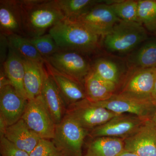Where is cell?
Here are the masks:
<instances>
[{
    "label": "cell",
    "mask_w": 156,
    "mask_h": 156,
    "mask_svg": "<svg viewBox=\"0 0 156 156\" xmlns=\"http://www.w3.org/2000/svg\"><path fill=\"white\" fill-rule=\"evenodd\" d=\"M124 141L125 151L139 156H156V127L150 120Z\"/></svg>",
    "instance_id": "cell-14"
},
{
    "label": "cell",
    "mask_w": 156,
    "mask_h": 156,
    "mask_svg": "<svg viewBox=\"0 0 156 156\" xmlns=\"http://www.w3.org/2000/svg\"><path fill=\"white\" fill-rule=\"evenodd\" d=\"M41 95L54 122L56 125L58 124L66 114L68 107L55 81L48 72Z\"/></svg>",
    "instance_id": "cell-16"
},
{
    "label": "cell",
    "mask_w": 156,
    "mask_h": 156,
    "mask_svg": "<svg viewBox=\"0 0 156 156\" xmlns=\"http://www.w3.org/2000/svg\"><path fill=\"white\" fill-rule=\"evenodd\" d=\"M44 65L48 73L55 81L68 107L86 99L85 89L83 84L59 72L47 62L45 61Z\"/></svg>",
    "instance_id": "cell-17"
},
{
    "label": "cell",
    "mask_w": 156,
    "mask_h": 156,
    "mask_svg": "<svg viewBox=\"0 0 156 156\" xmlns=\"http://www.w3.org/2000/svg\"><path fill=\"white\" fill-rule=\"evenodd\" d=\"M59 156H62V155H61Z\"/></svg>",
    "instance_id": "cell-35"
},
{
    "label": "cell",
    "mask_w": 156,
    "mask_h": 156,
    "mask_svg": "<svg viewBox=\"0 0 156 156\" xmlns=\"http://www.w3.org/2000/svg\"><path fill=\"white\" fill-rule=\"evenodd\" d=\"M0 30L1 34L7 37L15 34L25 37L19 1H0Z\"/></svg>",
    "instance_id": "cell-15"
},
{
    "label": "cell",
    "mask_w": 156,
    "mask_h": 156,
    "mask_svg": "<svg viewBox=\"0 0 156 156\" xmlns=\"http://www.w3.org/2000/svg\"><path fill=\"white\" fill-rule=\"evenodd\" d=\"M102 0H56V4L66 19L75 20L88 12Z\"/></svg>",
    "instance_id": "cell-25"
},
{
    "label": "cell",
    "mask_w": 156,
    "mask_h": 156,
    "mask_svg": "<svg viewBox=\"0 0 156 156\" xmlns=\"http://www.w3.org/2000/svg\"><path fill=\"white\" fill-rule=\"evenodd\" d=\"M156 78V68L129 69L119 91L116 93L137 100L151 101Z\"/></svg>",
    "instance_id": "cell-6"
},
{
    "label": "cell",
    "mask_w": 156,
    "mask_h": 156,
    "mask_svg": "<svg viewBox=\"0 0 156 156\" xmlns=\"http://www.w3.org/2000/svg\"><path fill=\"white\" fill-rule=\"evenodd\" d=\"M22 60L24 66L23 85L27 97L30 100L41 94L48 72L45 62Z\"/></svg>",
    "instance_id": "cell-18"
},
{
    "label": "cell",
    "mask_w": 156,
    "mask_h": 156,
    "mask_svg": "<svg viewBox=\"0 0 156 156\" xmlns=\"http://www.w3.org/2000/svg\"><path fill=\"white\" fill-rule=\"evenodd\" d=\"M9 48L22 59L44 63L45 59L38 52L29 39L19 35L7 37Z\"/></svg>",
    "instance_id": "cell-24"
},
{
    "label": "cell",
    "mask_w": 156,
    "mask_h": 156,
    "mask_svg": "<svg viewBox=\"0 0 156 156\" xmlns=\"http://www.w3.org/2000/svg\"><path fill=\"white\" fill-rule=\"evenodd\" d=\"M151 101L154 104L156 105V78L154 84L153 90L152 93L151 97Z\"/></svg>",
    "instance_id": "cell-32"
},
{
    "label": "cell",
    "mask_w": 156,
    "mask_h": 156,
    "mask_svg": "<svg viewBox=\"0 0 156 156\" xmlns=\"http://www.w3.org/2000/svg\"><path fill=\"white\" fill-rule=\"evenodd\" d=\"M124 151V140L101 136L93 138L84 156H119Z\"/></svg>",
    "instance_id": "cell-23"
},
{
    "label": "cell",
    "mask_w": 156,
    "mask_h": 156,
    "mask_svg": "<svg viewBox=\"0 0 156 156\" xmlns=\"http://www.w3.org/2000/svg\"><path fill=\"white\" fill-rule=\"evenodd\" d=\"M45 61L59 72L83 86L85 79L92 69L89 56L75 51L60 50L45 58Z\"/></svg>",
    "instance_id": "cell-5"
},
{
    "label": "cell",
    "mask_w": 156,
    "mask_h": 156,
    "mask_svg": "<svg viewBox=\"0 0 156 156\" xmlns=\"http://www.w3.org/2000/svg\"><path fill=\"white\" fill-rule=\"evenodd\" d=\"M66 113L89 132L119 115L87 98L70 105Z\"/></svg>",
    "instance_id": "cell-8"
},
{
    "label": "cell",
    "mask_w": 156,
    "mask_h": 156,
    "mask_svg": "<svg viewBox=\"0 0 156 156\" xmlns=\"http://www.w3.org/2000/svg\"><path fill=\"white\" fill-rule=\"evenodd\" d=\"M125 58L129 69L156 68V37H149Z\"/></svg>",
    "instance_id": "cell-20"
},
{
    "label": "cell",
    "mask_w": 156,
    "mask_h": 156,
    "mask_svg": "<svg viewBox=\"0 0 156 156\" xmlns=\"http://www.w3.org/2000/svg\"><path fill=\"white\" fill-rule=\"evenodd\" d=\"M109 5L120 20L138 22V0H113Z\"/></svg>",
    "instance_id": "cell-27"
},
{
    "label": "cell",
    "mask_w": 156,
    "mask_h": 156,
    "mask_svg": "<svg viewBox=\"0 0 156 156\" xmlns=\"http://www.w3.org/2000/svg\"><path fill=\"white\" fill-rule=\"evenodd\" d=\"M21 119L41 139H53L56 124L41 95L28 100Z\"/></svg>",
    "instance_id": "cell-7"
},
{
    "label": "cell",
    "mask_w": 156,
    "mask_h": 156,
    "mask_svg": "<svg viewBox=\"0 0 156 156\" xmlns=\"http://www.w3.org/2000/svg\"><path fill=\"white\" fill-rule=\"evenodd\" d=\"M4 136L20 149L29 154L41 139L21 119L6 128Z\"/></svg>",
    "instance_id": "cell-19"
},
{
    "label": "cell",
    "mask_w": 156,
    "mask_h": 156,
    "mask_svg": "<svg viewBox=\"0 0 156 156\" xmlns=\"http://www.w3.org/2000/svg\"><path fill=\"white\" fill-rule=\"evenodd\" d=\"M84 87L86 98L92 102L108 100L118 89L115 84L101 79L92 69L85 79Z\"/></svg>",
    "instance_id": "cell-21"
},
{
    "label": "cell",
    "mask_w": 156,
    "mask_h": 156,
    "mask_svg": "<svg viewBox=\"0 0 156 156\" xmlns=\"http://www.w3.org/2000/svg\"><path fill=\"white\" fill-rule=\"evenodd\" d=\"M48 33L60 50L75 51L89 56L99 53L101 38L81 23L65 19L50 29Z\"/></svg>",
    "instance_id": "cell-1"
},
{
    "label": "cell",
    "mask_w": 156,
    "mask_h": 156,
    "mask_svg": "<svg viewBox=\"0 0 156 156\" xmlns=\"http://www.w3.org/2000/svg\"><path fill=\"white\" fill-rule=\"evenodd\" d=\"M148 38L147 31L139 23L121 20L101 38V48L108 54L127 56Z\"/></svg>",
    "instance_id": "cell-3"
},
{
    "label": "cell",
    "mask_w": 156,
    "mask_h": 156,
    "mask_svg": "<svg viewBox=\"0 0 156 156\" xmlns=\"http://www.w3.org/2000/svg\"><path fill=\"white\" fill-rule=\"evenodd\" d=\"M30 156H59L61 155L53 141L50 140L41 139Z\"/></svg>",
    "instance_id": "cell-29"
},
{
    "label": "cell",
    "mask_w": 156,
    "mask_h": 156,
    "mask_svg": "<svg viewBox=\"0 0 156 156\" xmlns=\"http://www.w3.org/2000/svg\"><path fill=\"white\" fill-rule=\"evenodd\" d=\"M89 133L66 113L61 122L56 124L54 137L51 140L61 154L82 156L84 140Z\"/></svg>",
    "instance_id": "cell-4"
},
{
    "label": "cell",
    "mask_w": 156,
    "mask_h": 156,
    "mask_svg": "<svg viewBox=\"0 0 156 156\" xmlns=\"http://www.w3.org/2000/svg\"><path fill=\"white\" fill-rule=\"evenodd\" d=\"M1 153L2 156H30L29 154L20 149L4 136L1 138Z\"/></svg>",
    "instance_id": "cell-30"
},
{
    "label": "cell",
    "mask_w": 156,
    "mask_h": 156,
    "mask_svg": "<svg viewBox=\"0 0 156 156\" xmlns=\"http://www.w3.org/2000/svg\"><path fill=\"white\" fill-rule=\"evenodd\" d=\"M29 39L44 59L60 50L55 40L49 33Z\"/></svg>",
    "instance_id": "cell-28"
},
{
    "label": "cell",
    "mask_w": 156,
    "mask_h": 156,
    "mask_svg": "<svg viewBox=\"0 0 156 156\" xmlns=\"http://www.w3.org/2000/svg\"><path fill=\"white\" fill-rule=\"evenodd\" d=\"M147 120L134 115H119L93 129L88 135L93 138L109 136L124 140L136 132Z\"/></svg>",
    "instance_id": "cell-9"
},
{
    "label": "cell",
    "mask_w": 156,
    "mask_h": 156,
    "mask_svg": "<svg viewBox=\"0 0 156 156\" xmlns=\"http://www.w3.org/2000/svg\"><path fill=\"white\" fill-rule=\"evenodd\" d=\"M111 1L106 0L98 4L87 13L73 20L83 23L102 38L121 20L109 5Z\"/></svg>",
    "instance_id": "cell-10"
},
{
    "label": "cell",
    "mask_w": 156,
    "mask_h": 156,
    "mask_svg": "<svg viewBox=\"0 0 156 156\" xmlns=\"http://www.w3.org/2000/svg\"><path fill=\"white\" fill-rule=\"evenodd\" d=\"M2 68L11 86L21 96L27 98L23 85L24 66L23 61L9 47L8 56Z\"/></svg>",
    "instance_id": "cell-22"
},
{
    "label": "cell",
    "mask_w": 156,
    "mask_h": 156,
    "mask_svg": "<svg viewBox=\"0 0 156 156\" xmlns=\"http://www.w3.org/2000/svg\"><path fill=\"white\" fill-rule=\"evenodd\" d=\"M150 120L151 122L154 124V126L156 127V107L153 114L151 117Z\"/></svg>",
    "instance_id": "cell-34"
},
{
    "label": "cell",
    "mask_w": 156,
    "mask_h": 156,
    "mask_svg": "<svg viewBox=\"0 0 156 156\" xmlns=\"http://www.w3.org/2000/svg\"><path fill=\"white\" fill-rule=\"evenodd\" d=\"M91 69L101 79L115 84L118 88L129 70L125 58L109 54L97 56L91 62Z\"/></svg>",
    "instance_id": "cell-12"
},
{
    "label": "cell",
    "mask_w": 156,
    "mask_h": 156,
    "mask_svg": "<svg viewBox=\"0 0 156 156\" xmlns=\"http://www.w3.org/2000/svg\"><path fill=\"white\" fill-rule=\"evenodd\" d=\"M119 156H139L135 154L130 152L127 151H124Z\"/></svg>",
    "instance_id": "cell-33"
},
{
    "label": "cell",
    "mask_w": 156,
    "mask_h": 156,
    "mask_svg": "<svg viewBox=\"0 0 156 156\" xmlns=\"http://www.w3.org/2000/svg\"><path fill=\"white\" fill-rule=\"evenodd\" d=\"M28 100L18 93L11 84L0 87V115L7 127L22 118Z\"/></svg>",
    "instance_id": "cell-13"
},
{
    "label": "cell",
    "mask_w": 156,
    "mask_h": 156,
    "mask_svg": "<svg viewBox=\"0 0 156 156\" xmlns=\"http://www.w3.org/2000/svg\"><path fill=\"white\" fill-rule=\"evenodd\" d=\"M94 103L117 114L128 113L145 120H150L156 107L151 101L137 100L118 93L108 100Z\"/></svg>",
    "instance_id": "cell-11"
},
{
    "label": "cell",
    "mask_w": 156,
    "mask_h": 156,
    "mask_svg": "<svg viewBox=\"0 0 156 156\" xmlns=\"http://www.w3.org/2000/svg\"><path fill=\"white\" fill-rule=\"evenodd\" d=\"M22 11L25 37L28 38L46 34L56 24L65 19L56 0L19 1Z\"/></svg>",
    "instance_id": "cell-2"
},
{
    "label": "cell",
    "mask_w": 156,
    "mask_h": 156,
    "mask_svg": "<svg viewBox=\"0 0 156 156\" xmlns=\"http://www.w3.org/2000/svg\"><path fill=\"white\" fill-rule=\"evenodd\" d=\"M1 64L3 66L8 56L9 44L7 37L1 34Z\"/></svg>",
    "instance_id": "cell-31"
},
{
    "label": "cell",
    "mask_w": 156,
    "mask_h": 156,
    "mask_svg": "<svg viewBox=\"0 0 156 156\" xmlns=\"http://www.w3.org/2000/svg\"><path fill=\"white\" fill-rule=\"evenodd\" d=\"M155 34H156V33Z\"/></svg>",
    "instance_id": "cell-36"
},
{
    "label": "cell",
    "mask_w": 156,
    "mask_h": 156,
    "mask_svg": "<svg viewBox=\"0 0 156 156\" xmlns=\"http://www.w3.org/2000/svg\"><path fill=\"white\" fill-rule=\"evenodd\" d=\"M137 16L148 32L156 33V0H138Z\"/></svg>",
    "instance_id": "cell-26"
}]
</instances>
